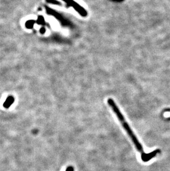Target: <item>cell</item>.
<instances>
[{
  "label": "cell",
  "instance_id": "cell-1",
  "mask_svg": "<svg viewBox=\"0 0 170 171\" xmlns=\"http://www.w3.org/2000/svg\"><path fill=\"white\" fill-rule=\"evenodd\" d=\"M108 104L109 105V106L112 108L113 112L116 115L119 121H120L122 125L123 126V128L125 130L127 134H128L129 137L132 139V141L135 145L137 151L141 153V157L143 161L145 162H148L152 158H153V157H155V155L157 154L158 151H154L153 152H151L148 154H145L144 152L143 148L141 146V144L140 143V142H139L136 136L133 133V131L131 129L130 127L129 126L127 122V121H125L122 113L120 112L119 109L118 108L116 103H114V100L112 99H109L108 100Z\"/></svg>",
  "mask_w": 170,
  "mask_h": 171
},
{
  "label": "cell",
  "instance_id": "cell-2",
  "mask_svg": "<svg viewBox=\"0 0 170 171\" xmlns=\"http://www.w3.org/2000/svg\"><path fill=\"white\" fill-rule=\"evenodd\" d=\"M64 2L67 3V7H72L75 9L76 11L79 12L80 15H81L83 17L87 16V11L83 9L82 7H81L78 4L75 2L74 0H63Z\"/></svg>",
  "mask_w": 170,
  "mask_h": 171
},
{
  "label": "cell",
  "instance_id": "cell-5",
  "mask_svg": "<svg viewBox=\"0 0 170 171\" xmlns=\"http://www.w3.org/2000/svg\"><path fill=\"white\" fill-rule=\"evenodd\" d=\"M34 23L32 21H28L26 23V26L27 28H31L32 27H33Z\"/></svg>",
  "mask_w": 170,
  "mask_h": 171
},
{
  "label": "cell",
  "instance_id": "cell-3",
  "mask_svg": "<svg viewBox=\"0 0 170 171\" xmlns=\"http://www.w3.org/2000/svg\"><path fill=\"white\" fill-rule=\"evenodd\" d=\"M14 102V98L13 96H9L8 98L5 100L4 103V108H9Z\"/></svg>",
  "mask_w": 170,
  "mask_h": 171
},
{
  "label": "cell",
  "instance_id": "cell-6",
  "mask_svg": "<svg viewBox=\"0 0 170 171\" xmlns=\"http://www.w3.org/2000/svg\"><path fill=\"white\" fill-rule=\"evenodd\" d=\"M65 171H74V168L72 166H69L67 168Z\"/></svg>",
  "mask_w": 170,
  "mask_h": 171
},
{
  "label": "cell",
  "instance_id": "cell-4",
  "mask_svg": "<svg viewBox=\"0 0 170 171\" xmlns=\"http://www.w3.org/2000/svg\"><path fill=\"white\" fill-rule=\"evenodd\" d=\"M48 3L56 5H61V3L56 0H46Z\"/></svg>",
  "mask_w": 170,
  "mask_h": 171
}]
</instances>
